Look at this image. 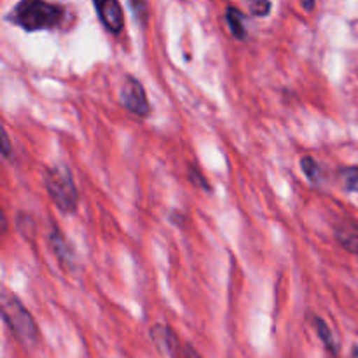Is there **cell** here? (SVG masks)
Returning a JSON list of instances; mask_svg holds the SVG:
<instances>
[{
	"mask_svg": "<svg viewBox=\"0 0 358 358\" xmlns=\"http://www.w3.org/2000/svg\"><path fill=\"white\" fill-rule=\"evenodd\" d=\"M65 10L62 6L45 0H21L10 10L7 20L27 31L49 30L62 23Z\"/></svg>",
	"mask_w": 358,
	"mask_h": 358,
	"instance_id": "1",
	"label": "cell"
},
{
	"mask_svg": "<svg viewBox=\"0 0 358 358\" xmlns=\"http://www.w3.org/2000/svg\"><path fill=\"white\" fill-rule=\"evenodd\" d=\"M0 310H2V318L6 322V325L21 343L31 345V343L37 341V324H35L30 311L23 306V303L16 296H13L10 292H3Z\"/></svg>",
	"mask_w": 358,
	"mask_h": 358,
	"instance_id": "2",
	"label": "cell"
},
{
	"mask_svg": "<svg viewBox=\"0 0 358 358\" xmlns=\"http://www.w3.org/2000/svg\"><path fill=\"white\" fill-rule=\"evenodd\" d=\"M44 184L51 201L59 212L73 213L79 205V192L73 184L72 173L66 166H55L44 171Z\"/></svg>",
	"mask_w": 358,
	"mask_h": 358,
	"instance_id": "3",
	"label": "cell"
},
{
	"mask_svg": "<svg viewBox=\"0 0 358 358\" xmlns=\"http://www.w3.org/2000/svg\"><path fill=\"white\" fill-rule=\"evenodd\" d=\"M121 103L129 114L138 115V117H149L150 103L147 100V93L143 84L133 76H126L124 84L121 87Z\"/></svg>",
	"mask_w": 358,
	"mask_h": 358,
	"instance_id": "4",
	"label": "cell"
},
{
	"mask_svg": "<svg viewBox=\"0 0 358 358\" xmlns=\"http://www.w3.org/2000/svg\"><path fill=\"white\" fill-rule=\"evenodd\" d=\"M94 9H96L103 27L110 34H121L122 28H124V10H122V6L117 0H100V2H94Z\"/></svg>",
	"mask_w": 358,
	"mask_h": 358,
	"instance_id": "5",
	"label": "cell"
},
{
	"mask_svg": "<svg viewBox=\"0 0 358 358\" xmlns=\"http://www.w3.org/2000/svg\"><path fill=\"white\" fill-rule=\"evenodd\" d=\"M336 241L345 248L346 252L358 254V224L353 220H341L334 227Z\"/></svg>",
	"mask_w": 358,
	"mask_h": 358,
	"instance_id": "6",
	"label": "cell"
},
{
	"mask_svg": "<svg viewBox=\"0 0 358 358\" xmlns=\"http://www.w3.org/2000/svg\"><path fill=\"white\" fill-rule=\"evenodd\" d=\"M150 332H152V341L156 343L161 350H164L168 355L175 357L177 355V352L182 353L180 343H178L177 336L173 334V331H171L170 327H164V325H156V327H154Z\"/></svg>",
	"mask_w": 358,
	"mask_h": 358,
	"instance_id": "7",
	"label": "cell"
},
{
	"mask_svg": "<svg viewBox=\"0 0 358 358\" xmlns=\"http://www.w3.org/2000/svg\"><path fill=\"white\" fill-rule=\"evenodd\" d=\"M49 243H51L52 254L59 259V262H63V264H72L73 252L72 248H70L69 241L65 240V236H63V233L58 227H52L51 236H49Z\"/></svg>",
	"mask_w": 358,
	"mask_h": 358,
	"instance_id": "8",
	"label": "cell"
},
{
	"mask_svg": "<svg viewBox=\"0 0 358 358\" xmlns=\"http://www.w3.org/2000/svg\"><path fill=\"white\" fill-rule=\"evenodd\" d=\"M224 17H226L227 28H229L231 35H233L234 38H238V41H243V38H247V28H245V16H243V13H241V10L238 9V7L227 6Z\"/></svg>",
	"mask_w": 358,
	"mask_h": 358,
	"instance_id": "9",
	"label": "cell"
},
{
	"mask_svg": "<svg viewBox=\"0 0 358 358\" xmlns=\"http://www.w3.org/2000/svg\"><path fill=\"white\" fill-rule=\"evenodd\" d=\"M313 325L318 332V338H320L322 343L325 345V348H327L332 355H338L339 346H338V343H336V338L332 336V331L329 329V325L325 324L324 318L313 317Z\"/></svg>",
	"mask_w": 358,
	"mask_h": 358,
	"instance_id": "10",
	"label": "cell"
},
{
	"mask_svg": "<svg viewBox=\"0 0 358 358\" xmlns=\"http://www.w3.org/2000/svg\"><path fill=\"white\" fill-rule=\"evenodd\" d=\"M301 170H303V173L306 175L311 182H318V178H320V164L317 163L315 157L304 156L303 159H301Z\"/></svg>",
	"mask_w": 358,
	"mask_h": 358,
	"instance_id": "11",
	"label": "cell"
},
{
	"mask_svg": "<svg viewBox=\"0 0 358 358\" xmlns=\"http://www.w3.org/2000/svg\"><path fill=\"white\" fill-rule=\"evenodd\" d=\"M343 184L348 191L358 192V166H346L341 170Z\"/></svg>",
	"mask_w": 358,
	"mask_h": 358,
	"instance_id": "12",
	"label": "cell"
},
{
	"mask_svg": "<svg viewBox=\"0 0 358 358\" xmlns=\"http://www.w3.org/2000/svg\"><path fill=\"white\" fill-rule=\"evenodd\" d=\"M248 9H250L252 16H257V17H264L271 13L273 9V3L271 2H266V0H254V2L248 3Z\"/></svg>",
	"mask_w": 358,
	"mask_h": 358,
	"instance_id": "13",
	"label": "cell"
},
{
	"mask_svg": "<svg viewBox=\"0 0 358 358\" xmlns=\"http://www.w3.org/2000/svg\"><path fill=\"white\" fill-rule=\"evenodd\" d=\"M189 178H191V182L194 185H199L201 189H205V191H212V187H210L208 180L205 178V175L199 171L198 166H191L189 168Z\"/></svg>",
	"mask_w": 358,
	"mask_h": 358,
	"instance_id": "14",
	"label": "cell"
},
{
	"mask_svg": "<svg viewBox=\"0 0 358 358\" xmlns=\"http://www.w3.org/2000/svg\"><path fill=\"white\" fill-rule=\"evenodd\" d=\"M2 154L3 157H10V142L6 129H2Z\"/></svg>",
	"mask_w": 358,
	"mask_h": 358,
	"instance_id": "15",
	"label": "cell"
},
{
	"mask_svg": "<svg viewBox=\"0 0 358 358\" xmlns=\"http://www.w3.org/2000/svg\"><path fill=\"white\" fill-rule=\"evenodd\" d=\"M182 357H184V358H203L198 352H196L194 348H192L191 345L184 346V350H182Z\"/></svg>",
	"mask_w": 358,
	"mask_h": 358,
	"instance_id": "16",
	"label": "cell"
},
{
	"mask_svg": "<svg viewBox=\"0 0 358 358\" xmlns=\"http://www.w3.org/2000/svg\"><path fill=\"white\" fill-rule=\"evenodd\" d=\"M303 7L308 10H313L315 9V2H303Z\"/></svg>",
	"mask_w": 358,
	"mask_h": 358,
	"instance_id": "17",
	"label": "cell"
}]
</instances>
